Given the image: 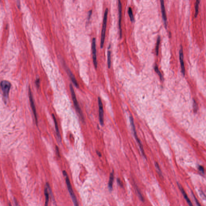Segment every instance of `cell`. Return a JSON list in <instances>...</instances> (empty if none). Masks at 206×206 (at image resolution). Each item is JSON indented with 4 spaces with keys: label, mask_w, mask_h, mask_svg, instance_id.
Masks as SVG:
<instances>
[{
    "label": "cell",
    "mask_w": 206,
    "mask_h": 206,
    "mask_svg": "<svg viewBox=\"0 0 206 206\" xmlns=\"http://www.w3.org/2000/svg\"><path fill=\"white\" fill-rule=\"evenodd\" d=\"M128 13L129 16L130 17V19H131V22H133L134 21V17L133 15V11H132L131 8H129L128 10Z\"/></svg>",
    "instance_id": "obj_19"
},
{
    "label": "cell",
    "mask_w": 206,
    "mask_h": 206,
    "mask_svg": "<svg viewBox=\"0 0 206 206\" xmlns=\"http://www.w3.org/2000/svg\"><path fill=\"white\" fill-rule=\"evenodd\" d=\"M14 201H15V205H16V206H20V205H19L18 203H17V201L15 199L14 200Z\"/></svg>",
    "instance_id": "obj_30"
},
{
    "label": "cell",
    "mask_w": 206,
    "mask_h": 206,
    "mask_svg": "<svg viewBox=\"0 0 206 206\" xmlns=\"http://www.w3.org/2000/svg\"><path fill=\"white\" fill-rule=\"evenodd\" d=\"M200 2V0H197L196 1L195 3V14H194V17L195 18L197 17L198 15L199 14V4Z\"/></svg>",
    "instance_id": "obj_16"
},
{
    "label": "cell",
    "mask_w": 206,
    "mask_h": 206,
    "mask_svg": "<svg viewBox=\"0 0 206 206\" xmlns=\"http://www.w3.org/2000/svg\"><path fill=\"white\" fill-rule=\"evenodd\" d=\"M161 2V12H162V17L163 20L164 21V23L165 25V27L167 26V17H166V11H165V7L164 5V1L163 0H160Z\"/></svg>",
    "instance_id": "obj_12"
},
{
    "label": "cell",
    "mask_w": 206,
    "mask_h": 206,
    "mask_svg": "<svg viewBox=\"0 0 206 206\" xmlns=\"http://www.w3.org/2000/svg\"><path fill=\"white\" fill-rule=\"evenodd\" d=\"M108 68L110 69L111 66V52L110 51L108 50Z\"/></svg>",
    "instance_id": "obj_18"
},
{
    "label": "cell",
    "mask_w": 206,
    "mask_h": 206,
    "mask_svg": "<svg viewBox=\"0 0 206 206\" xmlns=\"http://www.w3.org/2000/svg\"><path fill=\"white\" fill-rule=\"evenodd\" d=\"M117 182H118V183L120 185V186H122V183L120 180H119V179H117Z\"/></svg>",
    "instance_id": "obj_28"
},
{
    "label": "cell",
    "mask_w": 206,
    "mask_h": 206,
    "mask_svg": "<svg viewBox=\"0 0 206 206\" xmlns=\"http://www.w3.org/2000/svg\"><path fill=\"white\" fill-rule=\"evenodd\" d=\"M155 70L156 71V72L158 73V74L159 75L160 78L161 79V80H163V76H162V74H161V72L159 70V69L158 68V66H155Z\"/></svg>",
    "instance_id": "obj_21"
},
{
    "label": "cell",
    "mask_w": 206,
    "mask_h": 206,
    "mask_svg": "<svg viewBox=\"0 0 206 206\" xmlns=\"http://www.w3.org/2000/svg\"><path fill=\"white\" fill-rule=\"evenodd\" d=\"M118 11H119V27L120 29V36L122 37V29H121V22L122 19V7L121 1L118 0Z\"/></svg>",
    "instance_id": "obj_11"
},
{
    "label": "cell",
    "mask_w": 206,
    "mask_h": 206,
    "mask_svg": "<svg viewBox=\"0 0 206 206\" xmlns=\"http://www.w3.org/2000/svg\"><path fill=\"white\" fill-rule=\"evenodd\" d=\"M70 92H71V96H72V100L73 101L74 104V107L77 110V111L78 112V113L79 114L80 116L83 119V113H82V111H81V109L80 108V106L78 104V101L77 100V98H76V96L75 93H74V90L73 88L72 87V85H70Z\"/></svg>",
    "instance_id": "obj_3"
},
{
    "label": "cell",
    "mask_w": 206,
    "mask_h": 206,
    "mask_svg": "<svg viewBox=\"0 0 206 206\" xmlns=\"http://www.w3.org/2000/svg\"><path fill=\"white\" fill-rule=\"evenodd\" d=\"M68 73L69 74V76L70 77V79H71L72 83L74 84V85H75V86L77 88H78L79 85H78V84L77 83V81L76 80L75 78L74 75L72 73V72H71V71L70 70H68Z\"/></svg>",
    "instance_id": "obj_14"
},
{
    "label": "cell",
    "mask_w": 206,
    "mask_h": 206,
    "mask_svg": "<svg viewBox=\"0 0 206 206\" xmlns=\"http://www.w3.org/2000/svg\"><path fill=\"white\" fill-rule=\"evenodd\" d=\"M52 117H53V120L54 121V124H55V129H56V135L57 137L58 138V140H59L60 141H61V137L59 131V128H58V125L57 124V122L56 121V119L55 118V116L54 115L52 114Z\"/></svg>",
    "instance_id": "obj_13"
},
{
    "label": "cell",
    "mask_w": 206,
    "mask_h": 206,
    "mask_svg": "<svg viewBox=\"0 0 206 206\" xmlns=\"http://www.w3.org/2000/svg\"><path fill=\"white\" fill-rule=\"evenodd\" d=\"M130 122H131V126H132V129H133V134H134L135 138L136 139L137 143L138 144L139 147H140V151H141L142 155L146 158L145 152L144 151L143 148V147H142V144L141 142H140V140L138 139V137L137 134V132H136V130H135V124H134V119L133 118V117L132 116H130Z\"/></svg>",
    "instance_id": "obj_4"
},
{
    "label": "cell",
    "mask_w": 206,
    "mask_h": 206,
    "mask_svg": "<svg viewBox=\"0 0 206 206\" xmlns=\"http://www.w3.org/2000/svg\"><path fill=\"white\" fill-rule=\"evenodd\" d=\"M192 194L193 195V197H194V200H195V201L196 203V205H197L198 206H201V204L199 202V201L197 199H196V197L194 195V194H193V192H192Z\"/></svg>",
    "instance_id": "obj_24"
},
{
    "label": "cell",
    "mask_w": 206,
    "mask_h": 206,
    "mask_svg": "<svg viewBox=\"0 0 206 206\" xmlns=\"http://www.w3.org/2000/svg\"><path fill=\"white\" fill-rule=\"evenodd\" d=\"M155 165H156V167L157 169L158 170V171L159 172V174H161V169H160V167L158 163H155Z\"/></svg>",
    "instance_id": "obj_25"
},
{
    "label": "cell",
    "mask_w": 206,
    "mask_h": 206,
    "mask_svg": "<svg viewBox=\"0 0 206 206\" xmlns=\"http://www.w3.org/2000/svg\"><path fill=\"white\" fill-rule=\"evenodd\" d=\"M92 50L93 54V62L95 68L97 67V56H96V40L95 38H93L92 42Z\"/></svg>",
    "instance_id": "obj_7"
},
{
    "label": "cell",
    "mask_w": 206,
    "mask_h": 206,
    "mask_svg": "<svg viewBox=\"0 0 206 206\" xmlns=\"http://www.w3.org/2000/svg\"><path fill=\"white\" fill-rule=\"evenodd\" d=\"M9 206H12L10 203H9Z\"/></svg>",
    "instance_id": "obj_32"
},
{
    "label": "cell",
    "mask_w": 206,
    "mask_h": 206,
    "mask_svg": "<svg viewBox=\"0 0 206 206\" xmlns=\"http://www.w3.org/2000/svg\"><path fill=\"white\" fill-rule=\"evenodd\" d=\"M179 59L180 61V65L181 68V72L183 76H185V69L184 64L183 61V46H181L180 50L179 51Z\"/></svg>",
    "instance_id": "obj_9"
},
{
    "label": "cell",
    "mask_w": 206,
    "mask_h": 206,
    "mask_svg": "<svg viewBox=\"0 0 206 206\" xmlns=\"http://www.w3.org/2000/svg\"><path fill=\"white\" fill-rule=\"evenodd\" d=\"M46 187L44 190V194L45 196V206H48L49 201V193Z\"/></svg>",
    "instance_id": "obj_17"
},
{
    "label": "cell",
    "mask_w": 206,
    "mask_h": 206,
    "mask_svg": "<svg viewBox=\"0 0 206 206\" xmlns=\"http://www.w3.org/2000/svg\"><path fill=\"white\" fill-rule=\"evenodd\" d=\"M177 184H178V188H179V189L180 190V191L182 193V194H183V197L186 200V201L187 203H188V205H189V206H193L192 203L191 202V201L190 200V199L188 198V196L187 195V194L186 192L185 191L184 189H183V187L180 184L178 183H177Z\"/></svg>",
    "instance_id": "obj_10"
},
{
    "label": "cell",
    "mask_w": 206,
    "mask_h": 206,
    "mask_svg": "<svg viewBox=\"0 0 206 206\" xmlns=\"http://www.w3.org/2000/svg\"><path fill=\"white\" fill-rule=\"evenodd\" d=\"M0 85L3 92L4 97L7 99L9 95V92L11 88V83L7 81L4 80L1 81Z\"/></svg>",
    "instance_id": "obj_5"
},
{
    "label": "cell",
    "mask_w": 206,
    "mask_h": 206,
    "mask_svg": "<svg viewBox=\"0 0 206 206\" xmlns=\"http://www.w3.org/2000/svg\"><path fill=\"white\" fill-rule=\"evenodd\" d=\"M36 85L37 86H39V84H40V79H39V78L37 79L36 80Z\"/></svg>",
    "instance_id": "obj_27"
},
{
    "label": "cell",
    "mask_w": 206,
    "mask_h": 206,
    "mask_svg": "<svg viewBox=\"0 0 206 206\" xmlns=\"http://www.w3.org/2000/svg\"><path fill=\"white\" fill-rule=\"evenodd\" d=\"M198 108V105L197 104V103H196L195 101L194 100V102H193V110L194 112H195V113H196L197 111Z\"/></svg>",
    "instance_id": "obj_22"
},
{
    "label": "cell",
    "mask_w": 206,
    "mask_h": 206,
    "mask_svg": "<svg viewBox=\"0 0 206 206\" xmlns=\"http://www.w3.org/2000/svg\"><path fill=\"white\" fill-rule=\"evenodd\" d=\"M136 190H137V193H138V196H139V198H140V200L141 201H142L143 202L144 201V198L143 196H142V195L141 193H140V191L139 190V189L137 188V187H136Z\"/></svg>",
    "instance_id": "obj_23"
},
{
    "label": "cell",
    "mask_w": 206,
    "mask_h": 206,
    "mask_svg": "<svg viewBox=\"0 0 206 206\" xmlns=\"http://www.w3.org/2000/svg\"><path fill=\"white\" fill-rule=\"evenodd\" d=\"M97 154H98V155H99V157L101 156V154L100 153H99L97 152Z\"/></svg>",
    "instance_id": "obj_31"
},
{
    "label": "cell",
    "mask_w": 206,
    "mask_h": 206,
    "mask_svg": "<svg viewBox=\"0 0 206 206\" xmlns=\"http://www.w3.org/2000/svg\"><path fill=\"white\" fill-rule=\"evenodd\" d=\"M160 42V36H159L158 39H157L156 46V53L157 55H158V53H159V48Z\"/></svg>",
    "instance_id": "obj_20"
},
{
    "label": "cell",
    "mask_w": 206,
    "mask_h": 206,
    "mask_svg": "<svg viewBox=\"0 0 206 206\" xmlns=\"http://www.w3.org/2000/svg\"><path fill=\"white\" fill-rule=\"evenodd\" d=\"M108 9H106L104 15L103 24L102 28V31H101L100 43L101 48H103V47L104 46V41H105V34H106V28L107 17H108Z\"/></svg>",
    "instance_id": "obj_2"
},
{
    "label": "cell",
    "mask_w": 206,
    "mask_h": 206,
    "mask_svg": "<svg viewBox=\"0 0 206 206\" xmlns=\"http://www.w3.org/2000/svg\"><path fill=\"white\" fill-rule=\"evenodd\" d=\"M114 180V176L113 173H112L110 174V179H109V182H108V187L110 190H112Z\"/></svg>",
    "instance_id": "obj_15"
},
{
    "label": "cell",
    "mask_w": 206,
    "mask_h": 206,
    "mask_svg": "<svg viewBox=\"0 0 206 206\" xmlns=\"http://www.w3.org/2000/svg\"><path fill=\"white\" fill-rule=\"evenodd\" d=\"M199 170L203 173H204V167H203V166H199Z\"/></svg>",
    "instance_id": "obj_26"
},
{
    "label": "cell",
    "mask_w": 206,
    "mask_h": 206,
    "mask_svg": "<svg viewBox=\"0 0 206 206\" xmlns=\"http://www.w3.org/2000/svg\"><path fill=\"white\" fill-rule=\"evenodd\" d=\"M63 175H64V176L65 178L66 184L67 185L68 190H69V193H70V196H71V198L72 199V201L73 202L74 206H79V204H78V202H77V198L76 197L75 195L74 194V192L73 190H72L71 183H70V181L68 175H67V173L65 171H63Z\"/></svg>",
    "instance_id": "obj_1"
},
{
    "label": "cell",
    "mask_w": 206,
    "mask_h": 206,
    "mask_svg": "<svg viewBox=\"0 0 206 206\" xmlns=\"http://www.w3.org/2000/svg\"><path fill=\"white\" fill-rule=\"evenodd\" d=\"M92 10H91V11H90V12H89V15H88V17L89 19L90 18V17H91V15H92Z\"/></svg>",
    "instance_id": "obj_29"
},
{
    "label": "cell",
    "mask_w": 206,
    "mask_h": 206,
    "mask_svg": "<svg viewBox=\"0 0 206 206\" xmlns=\"http://www.w3.org/2000/svg\"><path fill=\"white\" fill-rule=\"evenodd\" d=\"M29 101H30V103L31 109H32L33 114H34V115L35 120H36V124H38V119H37V113H36V107H35L34 99H33V98L32 95L31 91L30 89V88H29Z\"/></svg>",
    "instance_id": "obj_8"
},
{
    "label": "cell",
    "mask_w": 206,
    "mask_h": 206,
    "mask_svg": "<svg viewBox=\"0 0 206 206\" xmlns=\"http://www.w3.org/2000/svg\"><path fill=\"white\" fill-rule=\"evenodd\" d=\"M98 106H99V122L101 125L104 124V110L103 106L100 97L98 98Z\"/></svg>",
    "instance_id": "obj_6"
}]
</instances>
